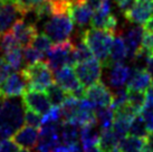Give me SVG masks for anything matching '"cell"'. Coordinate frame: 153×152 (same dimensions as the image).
Returning a JSON list of instances; mask_svg holds the SVG:
<instances>
[{
  "mask_svg": "<svg viewBox=\"0 0 153 152\" xmlns=\"http://www.w3.org/2000/svg\"><path fill=\"white\" fill-rule=\"evenodd\" d=\"M115 33L100 28H89L83 34V39L88 46L92 54L97 58L104 67H106L110 58V51L113 36Z\"/></svg>",
  "mask_w": 153,
  "mask_h": 152,
  "instance_id": "6da1fadb",
  "label": "cell"
},
{
  "mask_svg": "<svg viewBox=\"0 0 153 152\" xmlns=\"http://www.w3.org/2000/svg\"><path fill=\"white\" fill-rule=\"evenodd\" d=\"M22 71L28 83L27 87L29 89L45 92L54 83L53 71L47 62L39 60L37 63L27 65Z\"/></svg>",
  "mask_w": 153,
  "mask_h": 152,
  "instance_id": "7a4b0ae2",
  "label": "cell"
},
{
  "mask_svg": "<svg viewBox=\"0 0 153 152\" xmlns=\"http://www.w3.org/2000/svg\"><path fill=\"white\" fill-rule=\"evenodd\" d=\"M44 29L45 34L51 38V42H59L68 40L74 30V21L69 11L51 16L49 20L46 21Z\"/></svg>",
  "mask_w": 153,
  "mask_h": 152,
  "instance_id": "3957f363",
  "label": "cell"
},
{
  "mask_svg": "<svg viewBox=\"0 0 153 152\" xmlns=\"http://www.w3.org/2000/svg\"><path fill=\"white\" fill-rule=\"evenodd\" d=\"M47 64L54 72L66 65L75 66L76 60L74 56V42L69 39L55 42L47 51Z\"/></svg>",
  "mask_w": 153,
  "mask_h": 152,
  "instance_id": "277c9868",
  "label": "cell"
},
{
  "mask_svg": "<svg viewBox=\"0 0 153 152\" xmlns=\"http://www.w3.org/2000/svg\"><path fill=\"white\" fill-rule=\"evenodd\" d=\"M55 83L59 85L63 89H65L67 93L72 94L73 96L81 100L85 97V87L81 84L78 80L75 71L72 66H63L55 71Z\"/></svg>",
  "mask_w": 153,
  "mask_h": 152,
  "instance_id": "5b68a950",
  "label": "cell"
},
{
  "mask_svg": "<svg viewBox=\"0 0 153 152\" xmlns=\"http://www.w3.org/2000/svg\"><path fill=\"white\" fill-rule=\"evenodd\" d=\"M102 63L97 58H89L87 60L77 63L75 65V74L81 84L87 89L95 84L102 77Z\"/></svg>",
  "mask_w": 153,
  "mask_h": 152,
  "instance_id": "8992f818",
  "label": "cell"
},
{
  "mask_svg": "<svg viewBox=\"0 0 153 152\" xmlns=\"http://www.w3.org/2000/svg\"><path fill=\"white\" fill-rule=\"evenodd\" d=\"M27 86H28V83L22 71L10 73L0 84V96L2 98L22 96Z\"/></svg>",
  "mask_w": 153,
  "mask_h": 152,
  "instance_id": "52a82bcc",
  "label": "cell"
},
{
  "mask_svg": "<svg viewBox=\"0 0 153 152\" xmlns=\"http://www.w3.org/2000/svg\"><path fill=\"white\" fill-rule=\"evenodd\" d=\"M22 104L25 109L31 110L38 114H45L51 109V102L48 100L46 92L44 91H37L27 87L25 92L22 93Z\"/></svg>",
  "mask_w": 153,
  "mask_h": 152,
  "instance_id": "ba28073f",
  "label": "cell"
},
{
  "mask_svg": "<svg viewBox=\"0 0 153 152\" xmlns=\"http://www.w3.org/2000/svg\"><path fill=\"white\" fill-rule=\"evenodd\" d=\"M85 97L93 103V105L96 109L103 106H110L113 101V93L111 92L110 87L100 80L95 84L87 87L85 91Z\"/></svg>",
  "mask_w": 153,
  "mask_h": 152,
  "instance_id": "9c48e42d",
  "label": "cell"
},
{
  "mask_svg": "<svg viewBox=\"0 0 153 152\" xmlns=\"http://www.w3.org/2000/svg\"><path fill=\"white\" fill-rule=\"evenodd\" d=\"M130 22L135 25H144L153 16V0H139L135 1L128 13H124Z\"/></svg>",
  "mask_w": 153,
  "mask_h": 152,
  "instance_id": "30bf717a",
  "label": "cell"
},
{
  "mask_svg": "<svg viewBox=\"0 0 153 152\" xmlns=\"http://www.w3.org/2000/svg\"><path fill=\"white\" fill-rule=\"evenodd\" d=\"M106 68H108V73L106 76L108 87L113 89H119L124 87L125 84L128 83V77L132 72L130 66L123 63H116L107 66Z\"/></svg>",
  "mask_w": 153,
  "mask_h": 152,
  "instance_id": "8fae6325",
  "label": "cell"
},
{
  "mask_svg": "<svg viewBox=\"0 0 153 152\" xmlns=\"http://www.w3.org/2000/svg\"><path fill=\"white\" fill-rule=\"evenodd\" d=\"M24 17L16 2H0V35L8 31L13 25Z\"/></svg>",
  "mask_w": 153,
  "mask_h": 152,
  "instance_id": "7c38bea8",
  "label": "cell"
},
{
  "mask_svg": "<svg viewBox=\"0 0 153 152\" xmlns=\"http://www.w3.org/2000/svg\"><path fill=\"white\" fill-rule=\"evenodd\" d=\"M11 136H13V141L18 147L25 149H34L38 143L39 131L37 127L26 124L25 127L18 129Z\"/></svg>",
  "mask_w": 153,
  "mask_h": 152,
  "instance_id": "4fadbf2b",
  "label": "cell"
},
{
  "mask_svg": "<svg viewBox=\"0 0 153 152\" xmlns=\"http://www.w3.org/2000/svg\"><path fill=\"white\" fill-rule=\"evenodd\" d=\"M122 33V37L124 39L125 46H126V51H128V58L133 60L137 54V51L141 48V42H142V36L144 33V28L141 25L134 26L128 28L125 33Z\"/></svg>",
  "mask_w": 153,
  "mask_h": 152,
  "instance_id": "5bb4252c",
  "label": "cell"
},
{
  "mask_svg": "<svg viewBox=\"0 0 153 152\" xmlns=\"http://www.w3.org/2000/svg\"><path fill=\"white\" fill-rule=\"evenodd\" d=\"M11 33L15 35V37L17 39L22 47L29 46L35 36L37 35V28L33 24L26 22L22 18L18 19L11 27Z\"/></svg>",
  "mask_w": 153,
  "mask_h": 152,
  "instance_id": "9a60e30c",
  "label": "cell"
},
{
  "mask_svg": "<svg viewBox=\"0 0 153 152\" xmlns=\"http://www.w3.org/2000/svg\"><path fill=\"white\" fill-rule=\"evenodd\" d=\"M151 82H152V75L148 72L146 68L134 67L126 83L128 84L126 89L128 91L145 92L151 86Z\"/></svg>",
  "mask_w": 153,
  "mask_h": 152,
  "instance_id": "2e32d148",
  "label": "cell"
},
{
  "mask_svg": "<svg viewBox=\"0 0 153 152\" xmlns=\"http://www.w3.org/2000/svg\"><path fill=\"white\" fill-rule=\"evenodd\" d=\"M101 138V129L97 123L84 125L79 129V141H81L84 152L88 151L89 149L97 147Z\"/></svg>",
  "mask_w": 153,
  "mask_h": 152,
  "instance_id": "e0dca14e",
  "label": "cell"
},
{
  "mask_svg": "<svg viewBox=\"0 0 153 152\" xmlns=\"http://www.w3.org/2000/svg\"><path fill=\"white\" fill-rule=\"evenodd\" d=\"M69 15L75 24L79 27H84L91 22L94 11L85 2H74L69 7Z\"/></svg>",
  "mask_w": 153,
  "mask_h": 152,
  "instance_id": "ac0fdd59",
  "label": "cell"
},
{
  "mask_svg": "<svg viewBox=\"0 0 153 152\" xmlns=\"http://www.w3.org/2000/svg\"><path fill=\"white\" fill-rule=\"evenodd\" d=\"M125 58H128V51H126V46H125L124 39L122 37V33L120 30V31L116 33L115 37L113 38L107 66H110L112 64L123 63V60Z\"/></svg>",
  "mask_w": 153,
  "mask_h": 152,
  "instance_id": "d6986e66",
  "label": "cell"
},
{
  "mask_svg": "<svg viewBox=\"0 0 153 152\" xmlns=\"http://www.w3.org/2000/svg\"><path fill=\"white\" fill-rule=\"evenodd\" d=\"M146 147L144 138L135 135H125L119 143V152H142Z\"/></svg>",
  "mask_w": 153,
  "mask_h": 152,
  "instance_id": "ffe728a7",
  "label": "cell"
},
{
  "mask_svg": "<svg viewBox=\"0 0 153 152\" xmlns=\"http://www.w3.org/2000/svg\"><path fill=\"white\" fill-rule=\"evenodd\" d=\"M91 25L93 28H100V29L110 30V31L115 33L116 27H117V19L115 18L113 13L104 15V13L96 11L92 17Z\"/></svg>",
  "mask_w": 153,
  "mask_h": 152,
  "instance_id": "44dd1931",
  "label": "cell"
},
{
  "mask_svg": "<svg viewBox=\"0 0 153 152\" xmlns=\"http://www.w3.org/2000/svg\"><path fill=\"white\" fill-rule=\"evenodd\" d=\"M121 139L115 134L113 130L101 131V138L98 147L105 152H119V143Z\"/></svg>",
  "mask_w": 153,
  "mask_h": 152,
  "instance_id": "7402d4cb",
  "label": "cell"
},
{
  "mask_svg": "<svg viewBox=\"0 0 153 152\" xmlns=\"http://www.w3.org/2000/svg\"><path fill=\"white\" fill-rule=\"evenodd\" d=\"M59 136L63 143H75L79 141V127L72 122H62L59 127Z\"/></svg>",
  "mask_w": 153,
  "mask_h": 152,
  "instance_id": "603a6c76",
  "label": "cell"
},
{
  "mask_svg": "<svg viewBox=\"0 0 153 152\" xmlns=\"http://www.w3.org/2000/svg\"><path fill=\"white\" fill-rule=\"evenodd\" d=\"M97 110L95 111V116H96V122L100 127L101 131L104 130H110L113 127L114 122V110L110 106H103V107H96Z\"/></svg>",
  "mask_w": 153,
  "mask_h": 152,
  "instance_id": "cb8c5ba5",
  "label": "cell"
},
{
  "mask_svg": "<svg viewBox=\"0 0 153 152\" xmlns=\"http://www.w3.org/2000/svg\"><path fill=\"white\" fill-rule=\"evenodd\" d=\"M4 58L7 62L11 69L15 71H19L22 66V62H24V56H22V47L17 46L13 47L9 51L4 53Z\"/></svg>",
  "mask_w": 153,
  "mask_h": 152,
  "instance_id": "d4e9b609",
  "label": "cell"
},
{
  "mask_svg": "<svg viewBox=\"0 0 153 152\" xmlns=\"http://www.w3.org/2000/svg\"><path fill=\"white\" fill-rule=\"evenodd\" d=\"M45 92H46L48 100H49L51 105L56 106L62 105L66 101L68 95H69V93H67L65 89H63L59 85H57L56 83H53Z\"/></svg>",
  "mask_w": 153,
  "mask_h": 152,
  "instance_id": "484cf974",
  "label": "cell"
},
{
  "mask_svg": "<svg viewBox=\"0 0 153 152\" xmlns=\"http://www.w3.org/2000/svg\"><path fill=\"white\" fill-rule=\"evenodd\" d=\"M74 56H75L76 64L94 57L91 49H89L88 46L86 45L85 42H84V39H83V35H82V37L78 38L77 42L74 44Z\"/></svg>",
  "mask_w": 153,
  "mask_h": 152,
  "instance_id": "4316f807",
  "label": "cell"
},
{
  "mask_svg": "<svg viewBox=\"0 0 153 152\" xmlns=\"http://www.w3.org/2000/svg\"><path fill=\"white\" fill-rule=\"evenodd\" d=\"M128 133L135 136H140V138H146V135L149 134L148 129L145 127V123L143 118L141 116V114H136L133 118L130 127H128Z\"/></svg>",
  "mask_w": 153,
  "mask_h": 152,
  "instance_id": "83f0119b",
  "label": "cell"
},
{
  "mask_svg": "<svg viewBox=\"0 0 153 152\" xmlns=\"http://www.w3.org/2000/svg\"><path fill=\"white\" fill-rule=\"evenodd\" d=\"M62 122H63V114L60 106H51V109L44 114V116H42V125L58 124Z\"/></svg>",
  "mask_w": 153,
  "mask_h": 152,
  "instance_id": "f1b7e54d",
  "label": "cell"
},
{
  "mask_svg": "<svg viewBox=\"0 0 153 152\" xmlns=\"http://www.w3.org/2000/svg\"><path fill=\"white\" fill-rule=\"evenodd\" d=\"M145 102V92L128 91V105L131 106L136 114H140Z\"/></svg>",
  "mask_w": 153,
  "mask_h": 152,
  "instance_id": "f546056e",
  "label": "cell"
},
{
  "mask_svg": "<svg viewBox=\"0 0 153 152\" xmlns=\"http://www.w3.org/2000/svg\"><path fill=\"white\" fill-rule=\"evenodd\" d=\"M22 56H24V62L26 63V66L30 65V64L37 63V62L43 60L45 58V54L42 53V51H37L31 45L24 47V49H22Z\"/></svg>",
  "mask_w": 153,
  "mask_h": 152,
  "instance_id": "4dcf8cb0",
  "label": "cell"
},
{
  "mask_svg": "<svg viewBox=\"0 0 153 152\" xmlns=\"http://www.w3.org/2000/svg\"><path fill=\"white\" fill-rule=\"evenodd\" d=\"M51 39L48 36H47L45 33H42V34H37L35 36V38L31 42V46L35 47L37 51H42L44 54H47V51H49L53 45H51Z\"/></svg>",
  "mask_w": 153,
  "mask_h": 152,
  "instance_id": "1f68e13d",
  "label": "cell"
},
{
  "mask_svg": "<svg viewBox=\"0 0 153 152\" xmlns=\"http://www.w3.org/2000/svg\"><path fill=\"white\" fill-rule=\"evenodd\" d=\"M116 92L113 94V101H112V107L113 110L115 109H119L121 106L125 105L128 104V89H115Z\"/></svg>",
  "mask_w": 153,
  "mask_h": 152,
  "instance_id": "d6a6232c",
  "label": "cell"
},
{
  "mask_svg": "<svg viewBox=\"0 0 153 152\" xmlns=\"http://www.w3.org/2000/svg\"><path fill=\"white\" fill-rule=\"evenodd\" d=\"M24 122H25L27 125H30V127L39 129V127H42V115L34 112V111L25 109Z\"/></svg>",
  "mask_w": 153,
  "mask_h": 152,
  "instance_id": "836d02e7",
  "label": "cell"
},
{
  "mask_svg": "<svg viewBox=\"0 0 153 152\" xmlns=\"http://www.w3.org/2000/svg\"><path fill=\"white\" fill-rule=\"evenodd\" d=\"M142 51H144L148 56L153 55V33L144 30L143 36H142V42H141V48Z\"/></svg>",
  "mask_w": 153,
  "mask_h": 152,
  "instance_id": "e575fe53",
  "label": "cell"
},
{
  "mask_svg": "<svg viewBox=\"0 0 153 152\" xmlns=\"http://www.w3.org/2000/svg\"><path fill=\"white\" fill-rule=\"evenodd\" d=\"M37 1L38 0H16V4L25 17L27 13L34 10V8L37 4Z\"/></svg>",
  "mask_w": 153,
  "mask_h": 152,
  "instance_id": "d590c367",
  "label": "cell"
},
{
  "mask_svg": "<svg viewBox=\"0 0 153 152\" xmlns=\"http://www.w3.org/2000/svg\"><path fill=\"white\" fill-rule=\"evenodd\" d=\"M18 145L8 138L0 139V152H18Z\"/></svg>",
  "mask_w": 153,
  "mask_h": 152,
  "instance_id": "8d00e7d4",
  "label": "cell"
},
{
  "mask_svg": "<svg viewBox=\"0 0 153 152\" xmlns=\"http://www.w3.org/2000/svg\"><path fill=\"white\" fill-rule=\"evenodd\" d=\"M140 114L141 116H142V118H143V121H144L145 127L148 129V132L149 133L153 132V111L142 109Z\"/></svg>",
  "mask_w": 153,
  "mask_h": 152,
  "instance_id": "74e56055",
  "label": "cell"
},
{
  "mask_svg": "<svg viewBox=\"0 0 153 152\" xmlns=\"http://www.w3.org/2000/svg\"><path fill=\"white\" fill-rule=\"evenodd\" d=\"M10 73H11V67L7 64V62L4 60V57L0 56V84L4 82V78H6Z\"/></svg>",
  "mask_w": 153,
  "mask_h": 152,
  "instance_id": "f35d334b",
  "label": "cell"
},
{
  "mask_svg": "<svg viewBox=\"0 0 153 152\" xmlns=\"http://www.w3.org/2000/svg\"><path fill=\"white\" fill-rule=\"evenodd\" d=\"M84 2H85L93 11H96V10L100 8L101 4H102V0H84Z\"/></svg>",
  "mask_w": 153,
  "mask_h": 152,
  "instance_id": "ab89813d",
  "label": "cell"
},
{
  "mask_svg": "<svg viewBox=\"0 0 153 152\" xmlns=\"http://www.w3.org/2000/svg\"><path fill=\"white\" fill-rule=\"evenodd\" d=\"M145 141H146V148L149 149L151 152H153V132L146 135Z\"/></svg>",
  "mask_w": 153,
  "mask_h": 152,
  "instance_id": "60d3db41",
  "label": "cell"
},
{
  "mask_svg": "<svg viewBox=\"0 0 153 152\" xmlns=\"http://www.w3.org/2000/svg\"><path fill=\"white\" fill-rule=\"evenodd\" d=\"M143 27H144V30L150 31V33H153V16L145 22L144 25H143Z\"/></svg>",
  "mask_w": 153,
  "mask_h": 152,
  "instance_id": "b9f144b4",
  "label": "cell"
},
{
  "mask_svg": "<svg viewBox=\"0 0 153 152\" xmlns=\"http://www.w3.org/2000/svg\"><path fill=\"white\" fill-rule=\"evenodd\" d=\"M145 68L148 69V72H149L151 75H153V55L148 59V63H146V67Z\"/></svg>",
  "mask_w": 153,
  "mask_h": 152,
  "instance_id": "7bdbcfd3",
  "label": "cell"
},
{
  "mask_svg": "<svg viewBox=\"0 0 153 152\" xmlns=\"http://www.w3.org/2000/svg\"><path fill=\"white\" fill-rule=\"evenodd\" d=\"M86 152H105V151H103L102 149L100 148V147H94V148H92V149H89L88 151H86Z\"/></svg>",
  "mask_w": 153,
  "mask_h": 152,
  "instance_id": "ee69618b",
  "label": "cell"
},
{
  "mask_svg": "<svg viewBox=\"0 0 153 152\" xmlns=\"http://www.w3.org/2000/svg\"><path fill=\"white\" fill-rule=\"evenodd\" d=\"M18 152H36V151H34L33 149H25V148H22V150H19Z\"/></svg>",
  "mask_w": 153,
  "mask_h": 152,
  "instance_id": "f6af8a7d",
  "label": "cell"
},
{
  "mask_svg": "<svg viewBox=\"0 0 153 152\" xmlns=\"http://www.w3.org/2000/svg\"><path fill=\"white\" fill-rule=\"evenodd\" d=\"M1 2H16V0H0Z\"/></svg>",
  "mask_w": 153,
  "mask_h": 152,
  "instance_id": "bcb514c9",
  "label": "cell"
},
{
  "mask_svg": "<svg viewBox=\"0 0 153 152\" xmlns=\"http://www.w3.org/2000/svg\"><path fill=\"white\" fill-rule=\"evenodd\" d=\"M66 1H67V2H69V4H74L76 0H66Z\"/></svg>",
  "mask_w": 153,
  "mask_h": 152,
  "instance_id": "7dc6e473",
  "label": "cell"
},
{
  "mask_svg": "<svg viewBox=\"0 0 153 152\" xmlns=\"http://www.w3.org/2000/svg\"><path fill=\"white\" fill-rule=\"evenodd\" d=\"M115 2H116V4H121V2H122V1H124V0H114Z\"/></svg>",
  "mask_w": 153,
  "mask_h": 152,
  "instance_id": "c3c4849f",
  "label": "cell"
},
{
  "mask_svg": "<svg viewBox=\"0 0 153 152\" xmlns=\"http://www.w3.org/2000/svg\"><path fill=\"white\" fill-rule=\"evenodd\" d=\"M142 152H151V151H150L149 149H148V148H146V147H145L144 150H143V151H142Z\"/></svg>",
  "mask_w": 153,
  "mask_h": 152,
  "instance_id": "681fc988",
  "label": "cell"
},
{
  "mask_svg": "<svg viewBox=\"0 0 153 152\" xmlns=\"http://www.w3.org/2000/svg\"><path fill=\"white\" fill-rule=\"evenodd\" d=\"M2 101H4V98L0 96V106H1V104H2Z\"/></svg>",
  "mask_w": 153,
  "mask_h": 152,
  "instance_id": "f907efd6",
  "label": "cell"
},
{
  "mask_svg": "<svg viewBox=\"0 0 153 152\" xmlns=\"http://www.w3.org/2000/svg\"><path fill=\"white\" fill-rule=\"evenodd\" d=\"M150 87H152L153 89V78H152V82H151V86H150Z\"/></svg>",
  "mask_w": 153,
  "mask_h": 152,
  "instance_id": "816d5d0a",
  "label": "cell"
},
{
  "mask_svg": "<svg viewBox=\"0 0 153 152\" xmlns=\"http://www.w3.org/2000/svg\"><path fill=\"white\" fill-rule=\"evenodd\" d=\"M136 1H139V0H136Z\"/></svg>",
  "mask_w": 153,
  "mask_h": 152,
  "instance_id": "f5cc1de1",
  "label": "cell"
},
{
  "mask_svg": "<svg viewBox=\"0 0 153 152\" xmlns=\"http://www.w3.org/2000/svg\"><path fill=\"white\" fill-rule=\"evenodd\" d=\"M0 2H1V1H0Z\"/></svg>",
  "mask_w": 153,
  "mask_h": 152,
  "instance_id": "db71d44e",
  "label": "cell"
}]
</instances>
